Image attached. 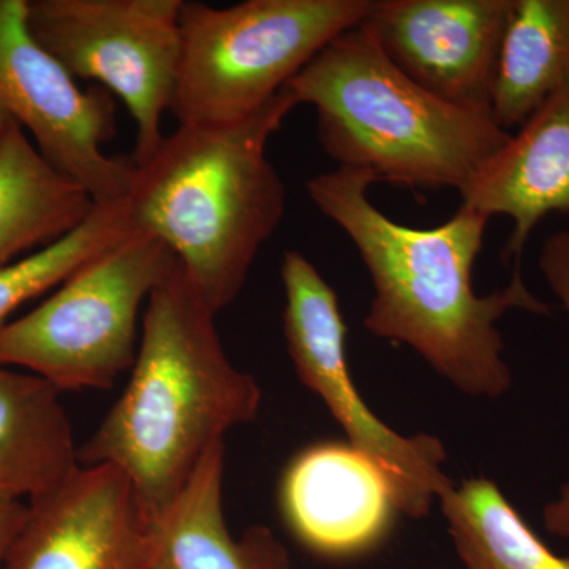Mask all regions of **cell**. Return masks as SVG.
<instances>
[{"label":"cell","mask_w":569,"mask_h":569,"mask_svg":"<svg viewBox=\"0 0 569 569\" xmlns=\"http://www.w3.org/2000/svg\"><path fill=\"white\" fill-rule=\"evenodd\" d=\"M178 266L163 242L132 231L0 326V366L21 367L61 392L114 387L137 359L141 312Z\"/></svg>","instance_id":"8992f818"},{"label":"cell","mask_w":569,"mask_h":569,"mask_svg":"<svg viewBox=\"0 0 569 569\" xmlns=\"http://www.w3.org/2000/svg\"><path fill=\"white\" fill-rule=\"evenodd\" d=\"M569 84V0H511L490 116L500 129L522 126Z\"/></svg>","instance_id":"e0dca14e"},{"label":"cell","mask_w":569,"mask_h":569,"mask_svg":"<svg viewBox=\"0 0 569 569\" xmlns=\"http://www.w3.org/2000/svg\"><path fill=\"white\" fill-rule=\"evenodd\" d=\"M298 104L283 89L230 123L178 126L134 164L127 217L163 242L213 312L236 301L284 213V186L268 144Z\"/></svg>","instance_id":"3957f363"},{"label":"cell","mask_w":569,"mask_h":569,"mask_svg":"<svg viewBox=\"0 0 569 569\" xmlns=\"http://www.w3.org/2000/svg\"><path fill=\"white\" fill-rule=\"evenodd\" d=\"M372 0H246L230 7L183 0L181 61L171 114L178 126L242 121L287 88Z\"/></svg>","instance_id":"5b68a950"},{"label":"cell","mask_w":569,"mask_h":569,"mask_svg":"<svg viewBox=\"0 0 569 569\" xmlns=\"http://www.w3.org/2000/svg\"><path fill=\"white\" fill-rule=\"evenodd\" d=\"M224 449V441L209 449L181 493L151 520L148 569H293L268 527H250L241 538L228 529Z\"/></svg>","instance_id":"5bb4252c"},{"label":"cell","mask_w":569,"mask_h":569,"mask_svg":"<svg viewBox=\"0 0 569 569\" xmlns=\"http://www.w3.org/2000/svg\"><path fill=\"white\" fill-rule=\"evenodd\" d=\"M280 276L284 340L299 380L323 400L348 443L388 475L400 512L425 518L455 486L443 471V443L430 436H400L367 407L348 369L339 296L312 261L299 250H287Z\"/></svg>","instance_id":"ba28073f"},{"label":"cell","mask_w":569,"mask_h":569,"mask_svg":"<svg viewBox=\"0 0 569 569\" xmlns=\"http://www.w3.org/2000/svg\"><path fill=\"white\" fill-rule=\"evenodd\" d=\"M96 201L44 160L17 122L0 130V269L77 230Z\"/></svg>","instance_id":"9a60e30c"},{"label":"cell","mask_w":569,"mask_h":569,"mask_svg":"<svg viewBox=\"0 0 569 569\" xmlns=\"http://www.w3.org/2000/svg\"><path fill=\"white\" fill-rule=\"evenodd\" d=\"M216 316L179 264L144 307L129 385L78 448L81 466L126 473L149 520L170 507L209 449L260 411L261 389L224 353Z\"/></svg>","instance_id":"7a4b0ae2"},{"label":"cell","mask_w":569,"mask_h":569,"mask_svg":"<svg viewBox=\"0 0 569 569\" xmlns=\"http://www.w3.org/2000/svg\"><path fill=\"white\" fill-rule=\"evenodd\" d=\"M183 0H26V22L74 80L119 97L134 122V164L162 142L181 61Z\"/></svg>","instance_id":"52a82bcc"},{"label":"cell","mask_w":569,"mask_h":569,"mask_svg":"<svg viewBox=\"0 0 569 569\" xmlns=\"http://www.w3.org/2000/svg\"><path fill=\"white\" fill-rule=\"evenodd\" d=\"M539 268L569 316V231H557L546 239ZM542 522L549 533L569 539V478L560 489L559 497L546 505Z\"/></svg>","instance_id":"ffe728a7"},{"label":"cell","mask_w":569,"mask_h":569,"mask_svg":"<svg viewBox=\"0 0 569 569\" xmlns=\"http://www.w3.org/2000/svg\"><path fill=\"white\" fill-rule=\"evenodd\" d=\"M280 507L296 538L331 559L376 548L397 512L388 475L350 443H321L296 456L280 485Z\"/></svg>","instance_id":"7c38bea8"},{"label":"cell","mask_w":569,"mask_h":569,"mask_svg":"<svg viewBox=\"0 0 569 569\" xmlns=\"http://www.w3.org/2000/svg\"><path fill=\"white\" fill-rule=\"evenodd\" d=\"M149 531L123 471L80 466L29 500L6 569H148Z\"/></svg>","instance_id":"8fae6325"},{"label":"cell","mask_w":569,"mask_h":569,"mask_svg":"<svg viewBox=\"0 0 569 569\" xmlns=\"http://www.w3.org/2000/svg\"><path fill=\"white\" fill-rule=\"evenodd\" d=\"M80 466L61 391L0 366V498L32 500Z\"/></svg>","instance_id":"2e32d148"},{"label":"cell","mask_w":569,"mask_h":569,"mask_svg":"<svg viewBox=\"0 0 569 569\" xmlns=\"http://www.w3.org/2000/svg\"><path fill=\"white\" fill-rule=\"evenodd\" d=\"M10 121L9 116L6 114L2 110H0V130L6 127V123Z\"/></svg>","instance_id":"7402d4cb"},{"label":"cell","mask_w":569,"mask_h":569,"mask_svg":"<svg viewBox=\"0 0 569 569\" xmlns=\"http://www.w3.org/2000/svg\"><path fill=\"white\" fill-rule=\"evenodd\" d=\"M376 179L336 168L313 176L307 194L348 236L373 283L365 318L370 335L413 348L466 395L503 396L512 373L497 325L511 310L549 316L516 266L507 287L479 296L471 274L485 242L488 217L460 206L432 228L389 219L369 197Z\"/></svg>","instance_id":"6da1fadb"},{"label":"cell","mask_w":569,"mask_h":569,"mask_svg":"<svg viewBox=\"0 0 569 569\" xmlns=\"http://www.w3.org/2000/svg\"><path fill=\"white\" fill-rule=\"evenodd\" d=\"M438 501L466 569H569V557L538 538L496 482L468 479Z\"/></svg>","instance_id":"ac0fdd59"},{"label":"cell","mask_w":569,"mask_h":569,"mask_svg":"<svg viewBox=\"0 0 569 569\" xmlns=\"http://www.w3.org/2000/svg\"><path fill=\"white\" fill-rule=\"evenodd\" d=\"M0 110L31 133L47 162L80 183L97 204L126 200L132 157L103 151L116 137L114 97L81 89L33 39L26 0H0Z\"/></svg>","instance_id":"9c48e42d"},{"label":"cell","mask_w":569,"mask_h":569,"mask_svg":"<svg viewBox=\"0 0 569 569\" xmlns=\"http://www.w3.org/2000/svg\"><path fill=\"white\" fill-rule=\"evenodd\" d=\"M460 197V206L488 219H511L501 257L522 266L523 250L541 220L556 212L569 216V84L511 133Z\"/></svg>","instance_id":"4fadbf2b"},{"label":"cell","mask_w":569,"mask_h":569,"mask_svg":"<svg viewBox=\"0 0 569 569\" xmlns=\"http://www.w3.org/2000/svg\"><path fill=\"white\" fill-rule=\"evenodd\" d=\"M28 505L21 500L0 498V569H6L11 545L24 523Z\"/></svg>","instance_id":"44dd1931"},{"label":"cell","mask_w":569,"mask_h":569,"mask_svg":"<svg viewBox=\"0 0 569 569\" xmlns=\"http://www.w3.org/2000/svg\"><path fill=\"white\" fill-rule=\"evenodd\" d=\"M132 231L123 201L96 204L84 223L61 241L0 269V326L14 310L58 288Z\"/></svg>","instance_id":"d6986e66"},{"label":"cell","mask_w":569,"mask_h":569,"mask_svg":"<svg viewBox=\"0 0 569 569\" xmlns=\"http://www.w3.org/2000/svg\"><path fill=\"white\" fill-rule=\"evenodd\" d=\"M284 89L316 110L318 141L337 168L377 183L463 193L511 137L490 112L419 88L361 24L326 44Z\"/></svg>","instance_id":"277c9868"},{"label":"cell","mask_w":569,"mask_h":569,"mask_svg":"<svg viewBox=\"0 0 569 569\" xmlns=\"http://www.w3.org/2000/svg\"><path fill=\"white\" fill-rule=\"evenodd\" d=\"M511 0H372L362 28L419 88L490 112Z\"/></svg>","instance_id":"30bf717a"}]
</instances>
